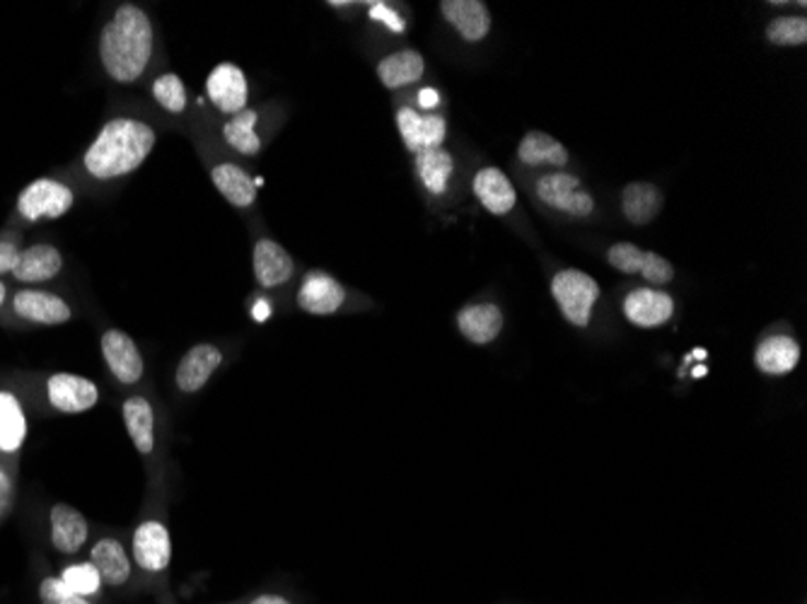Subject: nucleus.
<instances>
[{"instance_id": "obj_25", "label": "nucleus", "mask_w": 807, "mask_h": 604, "mask_svg": "<svg viewBox=\"0 0 807 604\" xmlns=\"http://www.w3.org/2000/svg\"><path fill=\"white\" fill-rule=\"evenodd\" d=\"M102 583L111 587H121L131 578V561L123 551L121 541L117 539H99L92 547V561H90Z\"/></svg>"}, {"instance_id": "obj_13", "label": "nucleus", "mask_w": 807, "mask_h": 604, "mask_svg": "<svg viewBox=\"0 0 807 604\" xmlns=\"http://www.w3.org/2000/svg\"><path fill=\"white\" fill-rule=\"evenodd\" d=\"M343 300H346L343 286L334 276L325 274V271H313V274H307L301 290H297V305H301V310L317 317L334 315L343 305Z\"/></svg>"}, {"instance_id": "obj_17", "label": "nucleus", "mask_w": 807, "mask_h": 604, "mask_svg": "<svg viewBox=\"0 0 807 604\" xmlns=\"http://www.w3.org/2000/svg\"><path fill=\"white\" fill-rule=\"evenodd\" d=\"M12 307L18 317L36 325H66L70 319V307L58 295L44 290H20Z\"/></svg>"}, {"instance_id": "obj_16", "label": "nucleus", "mask_w": 807, "mask_h": 604, "mask_svg": "<svg viewBox=\"0 0 807 604\" xmlns=\"http://www.w3.org/2000/svg\"><path fill=\"white\" fill-rule=\"evenodd\" d=\"M222 363V353L214 343H198V347L186 351L177 367V387L184 394H194L204 389L210 375L216 373Z\"/></svg>"}, {"instance_id": "obj_34", "label": "nucleus", "mask_w": 807, "mask_h": 604, "mask_svg": "<svg viewBox=\"0 0 807 604\" xmlns=\"http://www.w3.org/2000/svg\"><path fill=\"white\" fill-rule=\"evenodd\" d=\"M61 581H64L73 593L80 597H90L97 595L102 590V578H99L97 569L92 563H73L68 569L61 573Z\"/></svg>"}, {"instance_id": "obj_14", "label": "nucleus", "mask_w": 807, "mask_h": 604, "mask_svg": "<svg viewBox=\"0 0 807 604\" xmlns=\"http://www.w3.org/2000/svg\"><path fill=\"white\" fill-rule=\"evenodd\" d=\"M440 12L465 42H481L491 32V12L479 0H443Z\"/></svg>"}, {"instance_id": "obj_41", "label": "nucleus", "mask_w": 807, "mask_h": 604, "mask_svg": "<svg viewBox=\"0 0 807 604\" xmlns=\"http://www.w3.org/2000/svg\"><path fill=\"white\" fill-rule=\"evenodd\" d=\"M3 300H6V286L0 283V305H3Z\"/></svg>"}, {"instance_id": "obj_39", "label": "nucleus", "mask_w": 807, "mask_h": 604, "mask_svg": "<svg viewBox=\"0 0 807 604\" xmlns=\"http://www.w3.org/2000/svg\"><path fill=\"white\" fill-rule=\"evenodd\" d=\"M421 102H424V107H433V105H436V102H438V95H436V92H433V90L421 92Z\"/></svg>"}, {"instance_id": "obj_11", "label": "nucleus", "mask_w": 807, "mask_h": 604, "mask_svg": "<svg viewBox=\"0 0 807 604\" xmlns=\"http://www.w3.org/2000/svg\"><path fill=\"white\" fill-rule=\"evenodd\" d=\"M135 563L148 573L165 571L172 559V539L167 527L157 520H145L133 532Z\"/></svg>"}, {"instance_id": "obj_40", "label": "nucleus", "mask_w": 807, "mask_h": 604, "mask_svg": "<svg viewBox=\"0 0 807 604\" xmlns=\"http://www.w3.org/2000/svg\"><path fill=\"white\" fill-rule=\"evenodd\" d=\"M266 315H269V307H266V305H259V307H257V317H259V319H264Z\"/></svg>"}, {"instance_id": "obj_26", "label": "nucleus", "mask_w": 807, "mask_h": 604, "mask_svg": "<svg viewBox=\"0 0 807 604\" xmlns=\"http://www.w3.org/2000/svg\"><path fill=\"white\" fill-rule=\"evenodd\" d=\"M424 70H426L424 56L414 52V48H406V52H396L388 58H382L378 66V76L384 88L396 90L404 88V85L418 83L424 78Z\"/></svg>"}, {"instance_id": "obj_29", "label": "nucleus", "mask_w": 807, "mask_h": 604, "mask_svg": "<svg viewBox=\"0 0 807 604\" xmlns=\"http://www.w3.org/2000/svg\"><path fill=\"white\" fill-rule=\"evenodd\" d=\"M28 438V418L10 392H0V452H18Z\"/></svg>"}, {"instance_id": "obj_7", "label": "nucleus", "mask_w": 807, "mask_h": 604, "mask_svg": "<svg viewBox=\"0 0 807 604\" xmlns=\"http://www.w3.org/2000/svg\"><path fill=\"white\" fill-rule=\"evenodd\" d=\"M396 129L402 133V141L406 151L414 155L440 147V143L448 135V123L438 114H418L412 107H402L396 112Z\"/></svg>"}, {"instance_id": "obj_21", "label": "nucleus", "mask_w": 807, "mask_h": 604, "mask_svg": "<svg viewBox=\"0 0 807 604\" xmlns=\"http://www.w3.org/2000/svg\"><path fill=\"white\" fill-rule=\"evenodd\" d=\"M88 523L80 510L58 503L52 508V545L61 553H76L88 541Z\"/></svg>"}, {"instance_id": "obj_10", "label": "nucleus", "mask_w": 807, "mask_h": 604, "mask_svg": "<svg viewBox=\"0 0 807 604\" xmlns=\"http://www.w3.org/2000/svg\"><path fill=\"white\" fill-rule=\"evenodd\" d=\"M102 355L121 385H135L143 377V359L135 341L121 329H109L102 337Z\"/></svg>"}, {"instance_id": "obj_27", "label": "nucleus", "mask_w": 807, "mask_h": 604, "mask_svg": "<svg viewBox=\"0 0 807 604\" xmlns=\"http://www.w3.org/2000/svg\"><path fill=\"white\" fill-rule=\"evenodd\" d=\"M622 211L633 226H648L663 211V194L655 184L633 182L622 194Z\"/></svg>"}, {"instance_id": "obj_38", "label": "nucleus", "mask_w": 807, "mask_h": 604, "mask_svg": "<svg viewBox=\"0 0 807 604\" xmlns=\"http://www.w3.org/2000/svg\"><path fill=\"white\" fill-rule=\"evenodd\" d=\"M250 604H293V602H288V600L281 597V595H271V593H266V595L254 597Z\"/></svg>"}, {"instance_id": "obj_28", "label": "nucleus", "mask_w": 807, "mask_h": 604, "mask_svg": "<svg viewBox=\"0 0 807 604\" xmlns=\"http://www.w3.org/2000/svg\"><path fill=\"white\" fill-rule=\"evenodd\" d=\"M210 179H214L218 191L226 196L232 206L247 208V206H252L257 199V182L238 165L222 163L210 169Z\"/></svg>"}, {"instance_id": "obj_22", "label": "nucleus", "mask_w": 807, "mask_h": 604, "mask_svg": "<svg viewBox=\"0 0 807 604\" xmlns=\"http://www.w3.org/2000/svg\"><path fill=\"white\" fill-rule=\"evenodd\" d=\"M61 266H64V259H61L58 250L52 244H34L30 250L20 252V259L15 268H12V276L22 283H42L52 281Z\"/></svg>"}, {"instance_id": "obj_9", "label": "nucleus", "mask_w": 807, "mask_h": 604, "mask_svg": "<svg viewBox=\"0 0 807 604\" xmlns=\"http://www.w3.org/2000/svg\"><path fill=\"white\" fill-rule=\"evenodd\" d=\"M206 92L208 100L216 105L218 112L222 114H240L242 109H247V78L244 73L240 70V66L235 64H220L206 80Z\"/></svg>"}, {"instance_id": "obj_4", "label": "nucleus", "mask_w": 807, "mask_h": 604, "mask_svg": "<svg viewBox=\"0 0 807 604\" xmlns=\"http://www.w3.org/2000/svg\"><path fill=\"white\" fill-rule=\"evenodd\" d=\"M539 201L544 206L554 208L558 213H566L570 218H588L595 211L592 196L582 189L578 177L566 175V172H549L542 179H537L535 187Z\"/></svg>"}, {"instance_id": "obj_12", "label": "nucleus", "mask_w": 807, "mask_h": 604, "mask_svg": "<svg viewBox=\"0 0 807 604\" xmlns=\"http://www.w3.org/2000/svg\"><path fill=\"white\" fill-rule=\"evenodd\" d=\"M675 315V300L655 288H639L626 295L624 317L633 327L655 329L667 325Z\"/></svg>"}, {"instance_id": "obj_24", "label": "nucleus", "mask_w": 807, "mask_h": 604, "mask_svg": "<svg viewBox=\"0 0 807 604\" xmlns=\"http://www.w3.org/2000/svg\"><path fill=\"white\" fill-rule=\"evenodd\" d=\"M123 424L131 436V442L141 454L155 450V414L145 397H131L123 402Z\"/></svg>"}, {"instance_id": "obj_35", "label": "nucleus", "mask_w": 807, "mask_h": 604, "mask_svg": "<svg viewBox=\"0 0 807 604\" xmlns=\"http://www.w3.org/2000/svg\"><path fill=\"white\" fill-rule=\"evenodd\" d=\"M40 597L42 604H90L85 597L73 593L61 578H44L40 585Z\"/></svg>"}, {"instance_id": "obj_18", "label": "nucleus", "mask_w": 807, "mask_h": 604, "mask_svg": "<svg viewBox=\"0 0 807 604\" xmlns=\"http://www.w3.org/2000/svg\"><path fill=\"white\" fill-rule=\"evenodd\" d=\"M475 196L493 216H505L515 208V187L499 167H483L475 177Z\"/></svg>"}, {"instance_id": "obj_23", "label": "nucleus", "mask_w": 807, "mask_h": 604, "mask_svg": "<svg viewBox=\"0 0 807 604\" xmlns=\"http://www.w3.org/2000/svg\"><path fill=\"white\" fill-rule=\"evenodd\" d=\"M517 157L527 167H556L561 169L568 163V151L554 135L544 131H530L517 145Z\"/></svg>"}, {"instance_id": "obj_20", "label": "nucleus", "mask_w": 807, "mask_h": 604, "mask_svg": "<svg viewBox=\"0 0 807 604\" xmlns=\"http://www.w3.org/2000/svg\"><path fill=\"white\" fill-rule=\"evenodd\" d=\"M254 276L262 288L283 286L293 276V259L279 242L259 240L254 246Z\"/></svg>"}, {"instance_id": "obj_32", "label": "nucleus", "mask_w": 807, "mask_h": 604, "mask_svg": "<svg viewBox=\"0 0 807 604\" xmlns=\"http://www.w3.org/2000/svg\"><path fill=\"white\" fill-rule=\"evenodd\" d=\"M153 97L170 114H182L186 109V88L175 73H165V76H160L153 83Z\"/></svg>"}, {"instance_id": "obj_36", "label": "nucleus", "mask_w": 807, "mask_h": 604, "mask_svg": "<svg viewBox=\"0 0 807 604\" xmlns=\"http://www.w3.org/2000/svg\"><path fill=\"white\" fill-rule=\"evenodd\" d=\"M12 501H15V488H12V479L0 470V523L6 520L12 510Z\"/></svg>"}, {"instance_id": "obj_31", "label": "nucleus", "mask_w": 807, "mask_h": 604, "mask_svg": "<svg viewBox=\"0 0 807 604\" xmlns=\"http://www.w3.org/2000/svg\"><path fill=\"white\" fill-rule=\"evenodd\" d=\"M257 112L254 109H242L240 114H235L226 127H222V135H226V143L238 151L240 155H257L262 151V141L257 135Z\"/></svg>"}, {"instance_id": "obj_1", "label": "nucleus", "mask_w": 807, "mask_h": 604, "mask_svg": "<svg viewBox=\"0 0 807 604\" xmlns=\"http://www.w3.org/2000/svg\"><path fill=\"white\" fill-rule=\"evenodd\" d=\"M153 56V24L141 8L123 3L99 36V58L117 83L139 80Z\"/></svg>"}, {"instance_id": "obj_30", "label": "nucleus", "mask_w": 807, "mask_h": 604, "mask_svg": "<svg viewBox=\"0 0 807 604\" xmlns=\"http://www.w3.org/2000/svg\"><path fill=\"white\" fill-rule=\"evenodd\" d=\"M452 169H455L452 155L448 151H443V147H433V151L416 155L418 177L433 196H438V194H443L445 189H448Z\"/></svg>"}, {"instance_id": "obj_33", "label": "nucleus", "mask_w": 807, "mask_h": 604, "mask_svg": "<svg viewBox=\"0 0 807 604\" xmlns=\"http://www.w3.org/2000/svg\"><path fill=\"white\" fill-rule=\"evenodd\" d=\"M766 40L776 46H803L807 42V20L805 18H776L768 22Z\"/></svg>"}, {"instance_id": "obj_8", "label": "nucleus", "mask_w": 807, "mask_h": 604, "mask_svg": "<svg viewBox=\"0 0 807 604\" xmlns=\"http://www.w3.org/2000/svg\"><path fill=\"white\" fill-rule=\"evenodd\" d=\"M48 402L61 414H83L99 402V389L88 377L73 373H56L48 377Z\"/></svg>"}, {"instance_id": "obj_37", "label": "nucleus", "mask_w": 807, "mask_h": 604, "mask_svg": "<svg viewBox=\"0 0 807 604\" xmlns=\"http://www.w3.org/2000/svg\"><path fill=\"white\" fill-rule=\"evenodd\" d=\"M20 259V250L15 242H8V240H0V274H8V271L15 268Z\"/></svg>"}, {"instance_id": "obj_5", "label": "nucleus", "mask_w": 807, "mask_h": 604, "mask_svg": "<svg viewBox=\"0 0 807 604\" xmlns=\"http://www.w3.org/2000/svg\"><path fill=\"white\" fill-rule=\"evenodd\" d=\"M76 196L66 187V184L54 179H36L28 189L18 196V211L22 218L32 220H54L66 216Z\"/></svg>"}, {"instance_id": "obj_19", "label": "nucleus", "mask_w": 807, "mask_h": 604, "mask_svg": "<svg viewBox=\"0 0 807 604\" xmlns=\"http://www.w3.org/2000/svg\"><path fill=\"white\" fill-rule=\"evenodd\" d=\"M754 363L764 375H772V377L788 375L800 363L798 341L788 334L766 337L754 351Z\"/></svg>"}, {"instance_id": "obj_2", "label": "nucleus", "mask_w": 807, "mask_h": 604, "mask_svg": "<svg viewBox=\"0 0 807 604\" xmlns=\"http://www.w3.org/2000/svg\"><path fill=\"white\" fill-rule=\"evenodd\" d=\"M155 147V131L139 119L119 117L105 123L85 153V169L95 179H117L139 169Z\"/></svg>"}, {"instance_id": "obj_3", "label": "nucleus", "mask_w": 807, "mask_h": 604, "mask_svg": "<svg viewBox=\"0 0 807 604\" xmlns=\"http://www.w3.org/2000/svg\"><path fill=\"white\" fill-rule=\"evenodd\" d=\"M552 295L570 325L586 329L590 325L592 307L600 298V286L592 276L578 268L558 271L552 281Z\"/></svg>"}, {"instance_id": "obj_6", "label": "nucleus", "mask_w": 807, "mask_h": 604, "mask_svg": "<svg viewBox=\"0 0 807 604\" xmlns=\"http://www.w3.org/2000/svg\"><path fill=\"white\" fill-rule=\"evenodd\" d=\"M607 262H610L612 268L622 271V274H629V276L641 274L645 281L651 283V286H665V283L675 278V268L665 256L655 254V252H643L631 242L614 244L610 254H607Z\"/></svg>"}, {"instance_id": "obj_15", "label": "nucleus", "mask_w": 807, "mask_h": 604, "mask_svg": "<svg viewBox=\"0 0 807 604\" xmlns=\"http://www.w3.org/2000/svg\"><path fill=\"white\" fill-rule=\"evenodd\" d=\"M457 327L459 334L467 341L483 347V343H491L499 339L503 331V312L499 305L493 303H475L467 305L457 315Z\"/></svg>"}]
</instances>
